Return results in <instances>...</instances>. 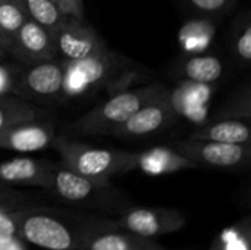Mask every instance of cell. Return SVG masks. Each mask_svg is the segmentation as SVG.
Masks as SVG:
<instances>
[{
	"label": "cell",
	"mask_w": 251,
	"mask_h": 250,
	"mask_svg": "<svg viewBox=\"0 0 251 250\" xmlns=\"http://www.w3.org/2000/svg\"><path fill=\"white\" fill-rule=\"evenodd\" d=\"M179 74L187 81L213 84L224 75V63L219 57L212 55H194L181 65Z\"/></svg>",
	"instance_id": "cell-18"
},
{
	"label": "cell",
	"mask_w": 251,
	"mask_h": 250,
	"mask_svg": "<svg viewBox=\"0 0 251 250\" xmlns=\"http://www.w3.org/2000/svg\"><path fill=\"white\" fill-rule=\"evenodd\" d=\"M50 192L71 205L122 214L126 208L122 193L110 181H100L76 174L62 164H53Z\"/></svg>",
	"instance_id": "cell-4"
},
{
	"label": "cell",
	"mask_w": 251,
	"mask_h": 250,
	"mask_svg": "<svg viewBox=\"0 0 251 250\" xmlns=\"http://www.w3.org/2000/svg\"><path fill=\"white\" fill-rule=\"evenodd\" d=\"M193 168H197V165L176 149L153 147L137 153V169L147 175H165Z\"/></svg>",
	"instance_id": "cell-16"
},
{
	"label": "cell",
	"mask_w": 251,
	"mask_h": 250,
	"mask_svg": "<svg viewBox=\"0 0 251 250\" xmlns=\"http://www.w3.org/2000/svg\"><path fill=\"white\" fill-rule=\"evenodd\" d=\"M65 62L59 59L28 65L15 80L13 94L38 99H62Z\"/></svg>",
	"instance_id": "cell-8"
},
{
	"label": "cell",
	"mask_w": 251,
	"mask_h": 250,
	"mask_svg": "<svg viewBox=\"0 0 251 250\" xmlns=\"http://www.w3.org/2000/svg\"><path fill=\"white\" fill-rule=\"evenodd\" d=\"M21 3L28 18L46 28L51 35L71 16L65 13L60 6L53 0H21Z\"/></svg>",
	"instance_id": "cell-19"
},
{
	"label": "cell",
	"mask_w": 251,
	"mask_h": 250,
	"mask_svg": "<svg viewBox=\"0 0 251 250\" xmlns=\"http://www.w3.org/2000/svg\"><path fill=\"white\" fill-rule=\"evenodd\" d=\"M0 50H3L4 53H7V50H9V46L6 43V40L1 37V34H0Z\"/></svg>",
	"instance_id": "cell-32"
},
{
	"label": "cell",
	"mask_w": 251,
	"mask_h": 250,
	"mask_svg": "<svg viewBox=\"0 0 251 250\" xmlns=\"http://www.w3.org/2000/svg\"><path fill=\"white\" fill-rule=\"evenodd\" d=\"M56 137L54 127L49 122L25 121L0 131V149L32 153L51 146Z\"/></svg>",
	"instance_id": "cell-12"
},
{
	"label": "cell",
	"mask_w": 251,
	"mask_h": 250,
	"mask_svg": "<svg viewBox=\"0 0 251 250\" xmlns=\"http://www.w3.org/2000/svg\"><path fill=\"white\" fill-rule=\"evenodd\" d=\"M0 236H18L15 209L0 208Z\"/></svg>",
	"instance_id": "cell-27"
},
{
	"label": "cell",
	"mask_w": 251,
	"mask_h": 250,
	"mask_svg": "<svg viewBox=\"0 0 251 250\" xmlns=\"http://www.w3.org/2000/svg\"><path fill=\"white\" fill-rule=\"evenodd\" d=\"M82 250H163V248L151 239L121 230L112 220L85 239Z\"/></svg>",
	"instance_id": "cell-14"
},
{
	"label": "cell",
	"mask_w": 251,
	"mask_h": 250,
	"mask_svg": "<svg viewBox=\"0 0 251 250\" xmlns=\"http://www.w3.org/2000/svg\"><path fill=\"white\" fill-rule=\"evenodd\" d=\"M163 250H165V249H163Z\"/></svg>",
	"instance_id": "cell-34"
},
{
	"label": "cell",
	"mask_w": 251,
	"mask_h": 250,
	"mask_svg": "<svg viewBox=\"0 0 251 250\" xmlns=\"http://www.w3.org/2000/svg\"><path fill=\"white\" fill-rule=\"evenodd\" d=\"M185 3L201 15H222L234 6L235 0H185Z\"/></svg>",
	"instance_id": "cell-24"
},
{
	"label": "cell",
	"mask_w": 251,
	"mask_h": 250,
	"mask_svg": "<svg viewBox=\"0 0 251 250\" xmlns=\"http://www.w3.org/2000/svg\"><path fill=\"white\" fill-rule=\"evenodd\" d=\"M26 19L28 15L21 0H0V34L6 40L9 50L16 32Z\"/></svg>",
	"instance_id": "cell-22"
},
{
	"label": "cell",
	"mask_w": 251,
	"mask_h": 250,
	"mask_svg": "<svg viewBox=\"0 0 251 250\" xmlns=\"http://www.w3.org/2000/svg\"><path fill=\"white\" fill-rule=\"evenodd\" d=\"M0 250H26V245L18 236H0Z\"/></svg>",
	"instance_id": "cell-29"
},
{
	"label": "cell",
	"mask_w": 251,
	"mask_h": 250,
	"mask_svg": "<svg viewBox=\"0 0 251 250\" xmlns=\"http://www.w3.org/2000/svg\"><path fill=\"white\" fill-rule=\"evenodd\" d=\"M190 140H204L232 144H250V127L241 118H226L212 124L200 125L190 136Z\"/></svg>",
	"instance_id": "cell-17"
},
{
	"label": "cell",
	"mask_w": 251,
	"mask_h": 250,
	"mask_svg": "<svg viewBox=\"0 0 251 250\" xmlns=\"http://www.w3.org/2000/svg\"><path fill=\"white\" fill-rule=\"evenodd\" d=\"M18 237L43 250H82L85 239L109 221L69 218L46 208L15 209Z\"/></svg>",
	"instance_id": "cell-1"
},
{
	"label": "cell",
	"mask_w": 251,
	"mask_h": 250,
	"mask_svg": "<svg viewBox=\"0 0 251 250\" xmlns=\"http://www.w3.org/2000/svg\"><path fill=\"white\" fill-rule=\"evenodd\" d=\"M51 147L59 153L60 164L84 177L110 181L112 177L137 169V153L101 149L66 137H54Z\"/></svg>",
	"instance_id": "cell-3"
},
{
	"label": "cell",
	"mask_w": 251,
	"mask_h": 250,
	"mask_svg": "<svg viewBox=\"0 0 251 250\" xmlns=\"http://www.w3.org/2000/svg\"><path fill=\"white\" fill-rule=\"evenodd\" d=\"M0 59H4V56H3V55H0Z\"/></svg>",
	"instance_id": "cell-33"
},
{
	"label": "cell",
	"mask_w": 251,
	"mask_h": 250,
	"mask_svg": "<svg viewBox=\"0 0 251 250\" xmlns=\"http://www.w3.org/2000/svg\"><path fill=\"white\" fill-rule=\"evenodd\" d=\"M57 56L63 62H75L85 59L106 49L104 41L99 34L84 22L69 16L66 22L53 34Z\"/></svg>",
	"instance_id": "cell-9"
},
{
	"label": "cell",
	"mask_w": 251,
	"mask_h": 250,
	"mask_svg": "<svg viewBox=\"0 0 251 250\" xmlns=\"http://www.w3.org/2000/svg\"><path fill=\"white\" fill-rule=\"evenodd\" d=\"M71 10H72V16L76 19H84V6H82V0H68Z\"/></svg>",
	"instance_id": "cell-30"
},
{
	"label": "cell",
	"mask_w": 251,
	"mask_h": 250,
	"mask_svg": "<svg viewBox=\"0 0 251 250\" xmlns=\"http://www.w3.org/2000/svg\"><path fill=\"white\" fill-rule=\"evenodd\" d=\"M132 66V62L110 49L75 62H65L62 99H76L107 87L118 75Z\"/></svg>",
	"instance_id": "cell-5"
},
{
	"label": "cell",
	"mask_w": 251,
	"mask_h": 250,
	"mask_svg": "<svg viewBox=\"0 0 251 250\" xmlns=\"http://www.w3.org/2000/svg\"><path fill=\"white\" fill-rule=\"evenodd\" d=\"M26 197L15 192L10 186L0 184V208L4 209H21L25 208Z\"/></svg>",
	"instance_id": "cell-26"
},
{
	"label": "cell",
	"mask_w": 251,
	"mask_h": 250,
	"mask_svg": "<svg viewBox=\"0 0 251 250\" xmlns=\"http://www.w3.org/2000/svg\"><path fill=\"white\" fill-rule=\"evenodd\" d=\"M169 88L162 83H150L135 88H126L115 93L112 97L97 105L75 122L69 125V131L79 134H112L119 125L129 119L144 105L166 94Z\"/></svg>",
	"instance_id": "cell-2"
},
{
	"label": "cell",
	"mask_w": 251,
	"mask_h": 250,
	"mask_svg": "<svg viewBox=\"0 0 251 250\" xmlns=\"http://www.w3.org/2000/svg\"><path fill=\"white\" fill-rule=\"evenodd\" d=\"M38 113L26 102L13 97V94H0V131L18 122L34 121Z\"/></svg>",
	"instance_id": "cell-21"
},
{
	"label": "cell",
	"mask_w": 251,
	"mask_h": 250,
	"mask_svg": "<svg viewBox=\"0 0 251 250\" xmlns=\"http://www.w3.org/2000/svg\"><path fill=\"white\" fill-rule=\"evenodd\" d=\"M215 35V27L207 19H194L179 29V44L188 53H200L209 47Z\"/></svg>",
	"instance_id": "cell-20"
},
{
	"label": "cell",
	"mask_w": 251,
	"mask_h": 250,
	"mask_svg": "<svg viewBox=\"0 0 251 250\" xmlns=\"http://www.w3.org/2000/svg\"><path fill=\"white\" fill-rule=\"evenodd\" d=\"M16 74L0 59V94H13Z\"/></svg>",
	"instance_id": "cell-28"
},
{
	"label": "cell",
	"mask_w": 251,
	"mask_h": 250,
	"mask_svg": "<svg viewBox=\"0 0 251 250\" xmlns=\"http://www.w3.org/2000/svg\"><path fill=\"white\" fill-rule=\"evenodd\" d=\"M9 53L26 65L57 59L53 35L29 18L16 32Z\"/></svg>",
	"instance_id": "cell-11"
},
{
	"label": "cell",
	"mask_w": 251,
	"mask_h": 250,
	"mask_svg": "<svg viewBox=\"0 0 251 250\" xmlns=\"http://www.w3.org/2000/svg\"><path fill=\"white\" fill-rule=\"evenodd\" d=\"M113 221L121 230L146 239L176 233L185 225L184 214L174 208L131 206Z\"/></svg>",
	"instance_id": "cell-6"
},
{
	"label": "cell",
	"mask_w": 251,
	"mask_h": 250,
	"mask_svg": "<svg viewBox=\"0 0 251 250\" xmlns=\"http://www.w3.org/2000/svg\"><path fill=\"white\" fill-rule=\"evenodd\" d=\"M212 250H250L249 249V243L247 240L243 237V234L240 231H237L235 228H229L225 230L221 237L219 242L213 245Z\"/></svg>",
	"instance_id": "cell-25"
},
{
	"label": "cell",
	"mask_w": 251,
	"mask_h": 250,
	"mask_svg": "<svg viewBox=\"0 0 251 250\" xmlns=\"http://www.w3.org/2000/svg\"><path fill=\"white\" fill-rule=\"evenodd\" d=\"M232 50L238 62L249 65L251 62V19L249 12L243 13L234 25Z\"/></svg>",
	"instance_id": "cell-23"
},
{
	"label": "cell",
	"mask_w": 251,
	"mask_h": 250,
	"mask_svg": "<svg viewBox=\"0 0 251 250\" xmlns=\"http://www.w3.org/2000/svg\"><path fill=\"white\" fill-rule=\"evenodd\" d=\"M53 162L34 158H13L0 162V184L29 186L50 190Z\"/></svg>",
	"instance_id": "cell-13"
},
{
	"label": "cell",
	"mask_w": 251,
	"mask_h": 250,
	"mask_svg": "<svg viewBox=\"0 0 251 250\" xmlns=\"http://www.w3.org/2000/svg\"><path fill=\"white\" fill-rule=\"evenodd\" d=\"M212 96L210 84H200L193 81H184L174 90H169V100L178 115L190 121L206 119L209 111V100Z\"/></svg>",
	"instance_id": "cell-15"
},
{
	"label": "cell",
	"mask_w": 251,
	"mask_h": 250,
	"mask_svg": "<svg viewBox=\"0 0 251 250\" xmlns=\"http://www.w3.org/2000/svg\"><path fill=\"white\" fill-rule=\"evenodd\" d=\"M53 1H56L65 13H68V15H71V16H72V10H71V6H69L68 0H53Z\"/></svg>",
	"instance_id": "cell-31"
},
{
	"label": "cell",
	"mask_w": 251,
	"mask_h": 250,
	"mask_svg": "<svg viewBox=\"0 0 251 250\" xmlns=\"http://www.w3.org/2000/svg\"><path fill=\"white\" fill-rule=\"evenodd\" d=\"M178 119V115L169 100V91L156 100L144 105L138 109L129 119L119 125L112 136L125 139V137H144L163 131Z\"/></svg>",
	"instance_id": "cell-10"
},
{
	"label": "cell",
	"mask_w": 251,
	"mask_h": 250,
	"mask_svg": "<svg viewBox=\"0 0 251 250\" xmlns=\"http://www.w3.org/2000/svg\"><path fill=\"white\" fill-rule=\"evenodd\" d=\"M176 150L193 161L197 167L216 169H240L249 165L250 144H232L204 140H182L176 143Z\"/></svg>",
	"instance_id": "cell-7"
}]
</instances>
